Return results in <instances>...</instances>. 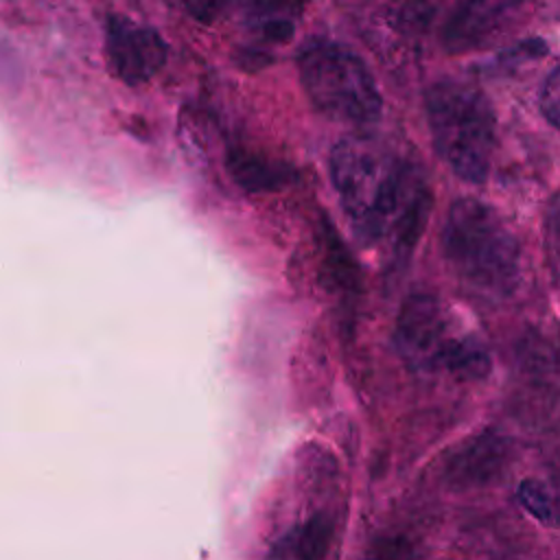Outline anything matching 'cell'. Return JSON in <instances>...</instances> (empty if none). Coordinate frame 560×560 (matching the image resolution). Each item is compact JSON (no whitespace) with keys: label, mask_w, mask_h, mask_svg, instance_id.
I'll list each match as a JSON object with an SVG mask.
<instances>
[{"label":"cell","mask_w":560,"mask_h":560,"mask_svg":"<svg viewBox=\"0 0 560 560\" xmlns=\"http://www.w3.org/2000/svg\"><path fill=\"white\" fill-rule=\"evenodd\" d=\"M508 440L486 431L455 448L446 462V479L455 488H477L494 481L508 466Z\"/></svg>","instance_id":"8"},{"label":"cell","mask_w":560,"mask_h":560,"mask_svg":"<svg viewBox=\"0 0 560 560\" xmlns=\"http://www.w3.org/2000/svg\"><path fill=\"white\" fill-rule=\"evenodd\" d=\"M236 0H184L186 4V11L203 22V24H212L217 22L221 15H225L230 11V7L234 4Z\"/></svg>","instance_id":"15"},{"label":"cell","mask_w":560,"mask_h":560,"mask_svg":"<svg viewBox=\"0 0 560 560\" xmlns=\"http://www.w3.org/2000/svg\"><path fill=\"white\" fill-rule=\"evenodd\" d=\"M427 120L438 155L455 175L481 184L494 149V114L486 94L457 79H444L427 92Z\"/></svg>","instance_id":"3"},{"label":"cell","mask_w":560,"mask_h":560,"mask_svg":"<svg viewBox=\"0 0 560 560\" xmlns=\"http://www.w3.org/2000/svg\"><path fill=\"white\" fill-rule=\"evenodd\" d=\"M332 540V521L326 514L311 518L287 529L267 551L265 560H324Z\"/></svg>","instance_id":"9"},{"label":"cell","mask_w":560,"mask_h":560,"mask_svg":"<svg viewBox=\"0 0 560 560\" xmlns=\"http://www.w3.org/2000/svg\"><path fill=\"white\" fill-rule=\"evenodd\" d=\"M518 503L542 525L547 527H556V503L551 492L547 490V486L538 479H525L521 481L518 490H516Z\"/></svg>","instance_id":"13"},{"label":"cell","mask_w":560,"mask_h":560,"mask_svg":"<svg viewBox=\"0 0 560 560\" xmlns=\"http://www.w3.org/2000/svg\"><path fill=\"white\" fill-rule=\"evenodd\" d=\"M330 173L357 236L365 243L387 238L398 258L409 256L429 212L418 166L381 138L348 136L332 149Z\"/></svg>","instance_id":"1"},{"label":"cell","mask_w":560,"mask_h":560,"mask_svg":"<svg viewBox=\"0 0 560 560\" xmlns=\"http://www.w3.org/2000/svg\"><path fill=\"white\" fill-rule=\"evenodd\" d=\"M228 168L232 179L247 192L278 190L291 179V171L284 164H278L247 149H232L228 155Z\"/></svg>","instance_id":"11"},{"label":"cell","mask_w":560,"mask_h":560,"mask_svg":"<svg viewBox=\"0 0 560 560\" xmlns=\"http://www.w3.org/2000/svg\"><path fill=\"white\" fill-rule=\"evenodd\" d=\"M560 72L558 68H553L547 79L542 81V90H540V107L545 118L549 120V125H558V109H560Z\"/></svg>","instance_id":"14"},{"label":"cell","mask_w":560,"mask_h":560,"mask_svg":"<svg viewBox=\"0 0 560 560\" xmlns=\"http://www.w3.org/2000/svg\"><path fill=\"white\" fill-rule=\"evenodd\" d=\"M525 0H466L444 26L451 52H466L492 42L523 9Z\"/></svg>","instance_id":"7"},{"label":"cell","mask_w":560,"mask_h":560,"mask_svg":"<svg viewBox=\"0 0 560 560\" xmlns=\"http://www.w3.org/2000/svg\"><path fill=\"white\" fill-rule=\"evenodd\" d=\"M442 247L455 276L486 300H503L518 284L521 249L508 223L479 199H457L444 221Z\"/></svg>","instance_id":"2"},{"label":"cell","mask_w":560,"mask_h":560,"mask_svg":"<svg viewBox=\"0 0 560 560\" xmlns=\"http://www.w3.org/2000/svg\"><path fill=\"white\" fill-rule=\"evenodd\" d=\"M302 0H258L245 13V28L262 44H284L293 37Z\"/></svg>","instance_id":"10"},{"label":"cell","mask_w":560,"mask_h":560,"mask_svg":"<svg viewBox=\"0 0 560 560\" xmlns=\"http://www.w3.org/2000/svg\"><path fill=\"white\" fill-rule=\"evenodd\" d=\"M300 81L311 103L339 122H372L381 114V92L368 66L346 46L315 39L300 57Z\"/></svg>","instance_id":"4"},{"label":"cell","mask_w":560,"mask_h":560,"mask_svg":"<svg viewBox=\"0 0 560 560\" xmlns=\"http://www.w3.org/2000/svg\"><path fill=\"white\" fill-rule=\"evenodd\" d=\"M490 352L472 335H453L440 361V370L464 381H479L490 372Z\"/></svg>","instance_id":"12"},{"label":"cell","mask_w":560,"mask_h":560,"mask_svg":"<svg viewBox=\"0 0 560 560\" xmlns=\"http://www.w3.org/2000/svg\"><path fill=\"white\" fill-rule=\"evenodd\" d=\"M453 335L448 332V322L442 304L431 293L409 295L396 319V348L400 357L422 372L440 370L442 354Z\"/></svg>","instance_id":"5"},{"label":"cell","mask_w":560,"mask_h":560,"mask_svg":"<svg viewBox=\"0 0 560 560\" xmlns=\"http://www.w3.org/2000/svg\"><path fill=\"white\" fill-rule=\"evenodd\" d=\"M107 48L114 68L129 85H138L155 77L166 63V44L162 35L149 26L127 18L109 20Z\"/></svg>","instance_id":"6"},{"label":"cell","mask_w":560,"mask_h":560,"mask_svg":"<svg viewBox=\"0 0 560 560\" xmlns=\"http://www.w3.org/2000/svg\"><path fill=\"white\" fill-rule=\"evenodd\" d=\"M368 560H411L409 556V549L402 547L400 542H381L376 549L370 551Z\"/></svg>","instance_id":"16"}]
</instances>
